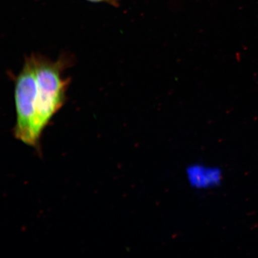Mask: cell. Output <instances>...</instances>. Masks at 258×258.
Returning a JSON list of instances; mask_svg holds the SVG:
<instances>
[{
  "mask_svg": "<svg viewBox=\"0 0 258 258\" xmlns=\"http://www.w3.org/2000/svg\"><path fill=\"white\" fill-rule=\"evenodd\" d=\"M105 3L117 7L119 6V0H105Z\"/></svg>",
  "mask_w": 258,
  "mask_h": 258,
  "instance_id": "obj_3",
  "label": "cell"
},
{
  "mask_svg": "<svg viewBox=\"0 0 258 258\" xmlns=\"http://www.w3.org/2000/svg\"><path fill=\"white\" fill-rule=\"evenodd\" d=\"M15 81L16 110L33 121L40 135L67 100L70 80L63 73L72 62L61 56L56 61L32 54Z\"/></svg>",
  "mask_w": 258,
  "mask_h": 258,
  "instance_id": "obj_1",
  "label": "cell"
},
{
  "mask_svg": "<svg viewBox=\"0 0 258 258\" xmlns=\"http://www.w3.org/2000/svg\"><path fill=\"white\" fill-rule=\"evenodd\" d=\"M87 1H89L90 2H92V3L105 2V0H87Z\"/></svg>",
  "mask_w": 258,
  "mask_h": 258,
  "instance_id": "obj_4",
  "label": "cell"
},
{
  "mask_svg": "<svg viewBox=\"0 0 258 258\" xmlns=\"http://www.w3.org/2000/svg\"><path fill=\"white\" fill-rule=\"evenodd\" d=\"M187 182L192 188L208 190L219 186L223 179L222 170L218 167L195 163L186 167Z\"/></svg>",
  "mask_w": 258,
  "mask_h": 258,
  "instance_id": "obj_2",
  "label": "cell"
}]
</instances>
